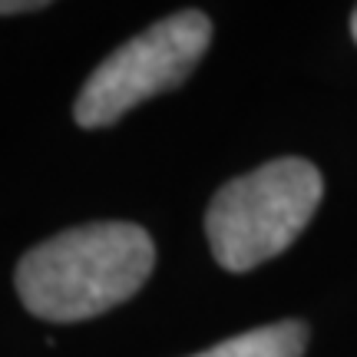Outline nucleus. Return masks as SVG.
I'll use <instances>...</instances> for the list:
<instances>
[{
  "label": "nucleus",
  "mask_w": 357,
  "mask_h": 357,
  "mask_svg": "<svg viewBox=\"0 0 357 357\" xmlns=\"http://www.w3.org/2000/svg\"><path fill=\"white\" fill-rule=\"evenodd\" d=\"M155 245L132 222H89L30 248L17 294L43 321H83L123 305L153 275Z\"/></svg>",
  "instance_id": "nucleus-1"
},
{
  "label": "nucleus",
  "mask_w": 357,
  "mask_h": 357,
  "mask_svg": "<svg viewBox=\"0 0 357 357\" xmlns=\"http://www.w3.org/2000/svg\"><path fill=\"white\" fill-rule=\"evenodd\" d=\"M321 195V172L298 155L231 178L205 212V235L215 261L225 271H252L281 255L318 212Z\"/></svg>",
  "instance_id": "nucleus-2"
},
{
  "label": "nucleus",
  "mask_w": 357,
  "mask_h": 357,
  "mask_svg": "<svg viewBox=\"0 0 357 357\" xmlns=\"http://www.w3.org/2000/svg\"><path fill=\"white\" fill-rule=\"evenodd\" d=\"M212 43V20L202 10H178L126 40L83 83L73 116L83 129H102L139 102L192 77Z\"/></svg>",
  "instance_id": "nucleus-3"
},
{
  "label": "nucleus",
  "mask_w": 357,
  "mask_h": 357,
  "mask_svg": "<svg viewBox=\"0 0 357 357\" xmlns=\"http://www.w3.org/2000/svg\"><path fill=\"white\" fill-rule=\"evenodd\" d=\"M307 347V324L301 321H278L255 331L229 337L192 357H301Z\"/></svg>",
  "instance_id": "nucleus-4"
},
{
  "label": "nucleus",
  "mask_w": 357,
  "mask_h": 357,
  "mask_svg": "<svg viewBox=\"0 0 357 357\" xmlns=\"http://www.w3.org/2000/svg\"><path fill=\"white\" fill-rule=\"evenodd\" d=\"M47 3L40 0H0V13H30V10H43Z\"/></svg>",
  "instance_id": "nucleus-5"
},
{
  "label": "nucleus",
  "mask_w": 357,
  "mask_h": 357,
  "mask_svg": "<svg viewBox=\"0 0 357 357\" xmlns=\"http://www.w3.org/2000/svg\"><path fill=\"white\" fill-rule=\"evenodd\" d=\"M351 37H354V43H357V7H354V13H351Z\"/></svg>",
  "instance_id": "nucleus-6"
}]
</instances>
